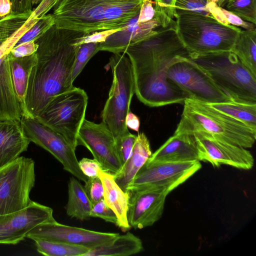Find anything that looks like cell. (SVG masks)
Listing matches in <instances>:
<instances>
[{
    "instance_id": "1",
    "label": "cell",
    "mask_w": 256,
    "mask_h": 256,
    "mask_svg": "<svg viewBox=\"0 0 256 256\" xmlns=\"http://www.w3.org/2000/svg\"><path fill=\"white\" fill-rule=\"evenodd\" d=\"M131 62L138 98L150 107L183 104L186 98L166 78L168 68L189 54L182 42L176 22L160 28L146 38L127 48Z\"/></svg>"
},
{
    "instance_id": "2",
    "label": "cell",
    "mask_w": 256,
    "mask_h": 256,
    "mask_svg": "<svg viewBox=\"0 0 256 256\" xmlns=\"http://www.w3.org/2000/svg\"><path fill=\"white\" fill-rule=\"evenodd\" d=\"M89 34L54 24L35 40L36 60L30 73L26 98L30 118H36L54 96L74 87L72 72L77 48Z\"/></svg>"
},
{
    "instance_id": "3",
    "label": "cell",
    "mask_w": 256,
    "mask_h": 256,
    "mask_svg": "<svg viewBox=\"0 0 256 256\" xmlns=\"http://www.w3.org/2000/svg\"><path fill=\"white\" fill-rule=\"evenodd\" d=\"M143 0H65L54 9L55 24L86 33L122 29L138 15Z\"/></svg>"
},
{
    "instance_id": "4",
    "label": "cell",
    "mask_w": 256,
    "mask_h": 256,
    "mask_svg": "<svg viewBox=\"0 0 256 256\" xmlns=\"http://www.w3.org/2000/svg\"><path fill=\"white\" fill-rule=\"evenodd\" d=\"M180 120L174 134H192L202 132L231 144L252 148L256 140V128L222 113L207 104L186 98Z\"/></svg>"
},
{
    "instance_id": "5",
    "label": "cell",
    "mask_w": 256,
    "mask_h": 256,
    "mask_svg": "<svg viewBox=\"0 0 256 256\" xmlns=\"http://www.w3.org/2000/svg\"><path fill=\"white\" fill-rule=\"evenodd\" d=\"M178 36L190 58L232 51L242 29L210 16L182 12L174 14Z\"/></svg>"
},
{
    "instance_id": "6",
    "label": "cell",
    "mask_w": 256,
    "mask_h": 256,
    "mask_svg": "<svg viewBox=\"0 0 256 256\" xmlns=\"http://www.w3.org/2000/svg\"><path fill=\"white\" fill-rule=\"evenodd\" d=\"M190 58L207 72L231 100L256 103V76L232 51Z\"/></svg>"
},
{
    "instance_id": "7",
    "label": "cell",
    "mask_w": 256,
    "mask_h": 256,
    "mask_svg": "<svg viewBox=\"0 0 256 256\" xmlns=\"http://www.w3.org/2000/svg\"><path fill=\"white\" fill-rule=\"evenodd\" d=\"M108 64L112 82L102 118L112 133L117 148L122 138L130 133L126 118L135 92V84L132 64L126 54H114Z\"/></svg>"
},
{
    "instance_id": "8",
    "label": "cell",
    "mask_w": 256,
    "mask_h": 256,
    "mask_svg": "<svg viewBox=\"0 0 256 256\" xmlns=\"http://www.w3.org/2000/svg\"><path fill=\"white\" fill-rule=\"evenodd\" d=\"M88 101L85 91L74 86L54 96L36 118L61 134L76 150Z\"/></svg>"
},
{
    "instance_id": "9",
    "label": "cell",
    "mask_w": 256,
    "mask_h": 256,
    "mask_svg": "<svg viewBox=\"0 0 256 256\" xmlns=\"http://www.w3.org/2000/svg\"><path fill=\"white\" fill-rule=\"evenodd\" d=\"M34 162L19 156L0 168V216L26 208L35 184Z\"/></svg>"
},
{
    "instance_id": "10",
    "label": "cell",
    "mask_w": 256,
    "mask_h": 256,
    "mask_svg": "<svg viewBox=\"0 0 256 256\" xmlns=\"http://www.w3.org/2000/svg\"><path fill=\"white\" fill-rule=\"evenodd\" d=\"M166 78L170 84L182 92L186 98L204 103L231 100L207 72L190 58L180 59L171 64L167 70Z\"/></svg>"
},
{
    "instance_id": "11",
    "label": "cell",
    "mask_w": 256,
    "mask_h": 256,
    "mask_svg": "<svg viewBox=\"0 0 256 256\" xmlns=\"http://www.w3.org/2000/svg\"><path fill=\"white\" fill-rule=\"evenodd\" d=\"M20 124L30 142L50 153L62 164L64 170L79 180L84 182L88 180L79 167L75 149L61 134L34 118L22 116Z\"/></svg>"
},
{
    "instance_id": "12",
    "label": "cell",
    "mask_w": 256,
    "mask_h": 256,
    "mask_svg": "<svg viewBox=\"0 0 256 256\" xmlns=\"http://www.w3.org/2000/svg\"><path fill=\"white\" fill-rule=\"evenodd\" d=\"M127 218L131 227L142 229L153 225L163 214L166 198L170 192L165 186L143 184L128 188Z\"/></svg>"
},
{
    "instance_id": "13",
    "label": "cell",
    "mask_w": 256,
    "mask_h": 256,
    "mask_svg": "<svg viewBox=\"0 0 256 256\" xmlns=\"http://www.w3.org/2000/svg\"><path fill=\"white\" fill-rule=\"evenodd\" d=\"M86 147L102 170L115 175L122 169L114 136L102 121L100 124L84 119L79 130L77 146Z\"/></svg>"
},
{
    "instance_id": "14",
    "label": "cell",
    "mask_w": 256,
    "mask_h": 256,
    "mask_svg": "<svg viewBox=\"0 0 256 256\" xmlns=\"http://www.w3.org/2000/svg\"><path fill=\"white\" fill-rule=\"evenodd\" d=\"M195 139L200 161L209 162L213 166L221 164L248 170L254 165V158L246 148L220 140L212 135L196 132L192 134Z\"/></svg>"
},
{
    "instance_id": "15",
    "label": "cell",
    "mask_w": 256,
    "mask_h": 256,
    "mask_svg": "<svg viewBox=\"0 0 256 256\" xmlns=\"http://www.w3.org/2000/svg\"><path fill=\"white\" fill-rule=\"evenodd\" d=\"M202 168L200 161L170 162L148 160L136 174L128 188L143 184L166 186L172 191Z\"/></svg>"
},
{
    "instance_id": "16",
    "label": "cell",
    "mask_w": 256,
    "mask_h": 256,
    "mask_svg": "<svg viewBox=\"0 0 256 256\" xmlns=\"http://www.w3.org/2000/svg\"><path fill=\"white\" fill-rule=\"evenodd\" d=\"M119 234L64 225L54 218L35 226L26 238L80 245L90 250L111 241Z\"/></svg>"
},
{
    "instance_id": "17",
    "label": "cell",
    "mask_w": 256,
    "mask_h": 256,
    "mask_svg": "<svg viewBox=\"0 0 256 256\" xmlns=\"http://www.w3.org/2000/svg\"><path fill=\"white\" fill-rule=\"evenodd\" d=\"M54 218L52 208L32 201L22 210L0 216V244H17L35 226Z\"/></svg>"
},
{
    "instance_id": "18",
    "label": "cell",
    "mask_w": 256,
    "mask_h": 256,
    "mask_svg": "<svg viewBox=\"0 0 256 256\" xmlns=\"http://www.w3.org/2000/svg\"><path fill=\"white\" fill-rule=\"evenodd\" d=\"M138 16L122 30L113 32L100 42V50L114 54L124 53L128 46L146 38L160 28L175 22L166 14H160L150 21L138 22Z\"/></svg>"
},
{
    "instance_id": "19",
    "label": "cell",
    "mask_w": 256,
    "mask_h": 256,
    "mask_svg": "<svg viewBox=\"0 0 256 256\" xmlns=\"http://www.w3.org/2000/svg\"><path fill=\"white\" fill-rule=\"evenodd\" d=\"M148 160L170 162L200 161L194 136L184 133L174 134Z\"/></svg>"
},
{
    "instance_id": "20",
    "label": "cell",
    "mask_w": 256,
    "mask_h": 256,
    "mask_svg": "<svg viewBox=\"0 0 256 256\" xmlns=\"http://www.w3.org/2000/svg\"><path fill=\"white\" fill-rule=\"evenodd\" d=\"M30 142L23 132L20 122L0 120V168L26 151Z\"/></svg>"
},
{
    "instance_id": "21",
    "label": "cell",
    "mask_w": 256,
    "mask_h": 256,
    "mask_svg": "<svg viewBox=\"0 0 256 256\" xmlns=\"http://www.w3.org/2000/svg\"><path fill=\"white\" fill-rule=\"evenodd\" d=\"M98 176L104 186V200L118 218L117 226L126 232L131 228L127 218L129 200L128 192H124L114 180V175L100 169Z\"/></svg>"
},
{
    "instance_id": "22",
    "label": "cell",
    "mask_w": 256,
    "mask_h": 256,
    "mask_svg": "<svg viewBox=\"0 0 256 256\" xmlns=\"http://www.w3.org/2000/svg\"><path fill=\"white\" fill-rule=\"evenodd\" d=\"M8 54L0 56V120L20 122L22 112L13 87Z\"/></svg>"
},
{
    "instance_id": "23",
    "label": "cell",
    "mask_w": 256,
    "mask_h": 256,
    "mask_svg": "<svg viewBox=\"0 0 256 256\" xmlns=\"http://www.w3.org/2000/svg\"><path fill=\"white\" fill-rule=\"evenodd\" d=\"M152 154L148 138L144 132L138 134L130 158L120 171L114 175L116 182L122 190L127 192L128 186Z\"/></svg>"
},
{
    "instance_id": "24",
    "label": "cell",
    "mask_w": 256,
    "mask_h": 256,
    "mask_svg": "<svg viewBox=\"0 0 256 256\" xmlns=\"http://www.w3.org/2000/svg\"><path fill=\"white\" fill-rule=\"evenodd\" d=\"M8 60L13 87L20 106L22 116L28 118L26 98L30 73L36 63V54L16 58L9 53Z\"/></svg>"
},
{
    "instance_id": "25",
    "label": "cell",
    "mask_w": 256,
    "mask_h": 256,
    "mask_svg": "<svg viewBox=\"0 0 256 256\" xmlns=\"http://www.w3.org/2000/svg\"><path fill=\"white\" fill-rule=\"evenodd\" d=\"M144 249L140 239L128 232L118 235L111 241L89 250L83 256H128L141 252Z\"/></svg>"
},
{
    "instance_id": "26",
    "label": "cell",
    "mask_w": 256,
    "mask_h": 256,
    "mask_svg": "<svg viewBox=\"0 0 256 256\" xmlns=\"http://www.w3.org/2000/svg\"><path fill=\"white\" fill-rule=\"evenodd\" d=\"M92 204L88 198L84 186L72 176L68 184V202L66 212L68 216L80 220L90 218Z\"/></svg>"
},
{
    "instance_id": "27",
    "label": "cell",
    "mask_w": 256,
    "mask_h": 256,
    "mask_svg": "<svg viewBox=\"0 0 256 256\" xmlns=\"http://www.w3.org/2000/svg\"><path fill=\"white\" fill-rule=\"evenodd\" d=\"M206 104L226 116L256 128V103L230 100Z\"/></svg>"
},
{
    "instance_id": "28",
    "label": "cell",
    "mask_w": 256,
    "mask_h": 256,
    "mask_svg": "<svg viewBox=\"0 0 256 256\" xmlns=\"http://www.w3.org/2000/svg\"><path fill=\"white\" fill-rule=\"evenodd\" d=\"M256 76V30H241L232 50Z\"/></svg>"
},
{
    "instance_id": "29",
    "label": "cell",
    "mask_w": 256,
    "mask_h": 256,
    "mask_svg": "<svg viewBox=\"0 0 256 256\" xmlns=\"http://www.w3.org/2000/svg\"><path fill=\"white\" fill-rule=\"evenodd\" d=\"M37 251L47 256H83L89 248L83 246L42 239L34 240Z\"/></svg>"
},
{
    "instance_id": "30",
    "label": "cell",
    "mask_w": 256,
    "mask_h": 256,
    "mask_svg": "<svg viewBox=\"0 0 256 256\" xmlns=\"http://www.w3.org/2000/svg\"><path fill=\"white\" fill-rule=\"evenodd\" d=\"M216 6L210 0H176L174 14L186 12L210 16L214 18V11Z\"/></svg>"
},
{
    "instance_id": "31",
    "label": "cell",
    "mask_w": 256,
    "mask_h": 256,
    "mask_svg": "<svg viewBox=\"0 0 256 256\" xmlns=\"http://www.w3.org/2000/svg\"><path fill=\"white\" fill-rule=\"evenodd\" d=\"M224 7L243 20L256 25V0H226Z\"/></svg>"
},
{
    "instance_id": "32",
    "label": "cell",
    "mask_w": 256,
    "mask_h": 256,
    "mask_svg": "<svg viewBox=\"0 0 256 256\" xmlns=\"http://www.w3.org/2000/svg\"><path fill=\"white\" fill-rule=\"evenodd\" d=\"M100 46L99 42H86L78 46L72 72L73 82L82 70L88 60L100 51Z\"/></svg>"
},
{
    "instance_id": "33",
    "label": "cell",
    "mask_w": 256,
    "mask_h": 256,
    "mask_svg": "<svg viewBox=\"0 0 256 256\" xmlns=\"http://www.w3.org/2000/svg\"><path fill=\"white\" fill-rule=\"evenodd\" d=\"M55 24L52 14L44 15L38 20L18 39L14 47L30 41H35Z\"/></svg>"
},
{
    "instance_id": "34",
    "label": "cell",
    "mask_w": 256,
    "mask_h": 256,
    "mask_svg": "<svg viewBox=\"0 0 256 256\" xmlns=\"http://www.w3.org/2000/svg\"><path fill=\"white\" fill-rule=\"evenodd\" d=\"M90 217L101 218L106 222L117 225L118 218L113 210L106 204L104 199L92 204Z\"/></svg>"
},
{
    "instance_id": "35",
    "label": "cell",
    "mask_w": 256,
    "mask_h": 256,
    "mask_svg": "<svg viewBox=\"0 0 256 256\" xmlns=\"http://www.w3.org/2000/svg\"><path fill=\"white\" fill-rule=\"evenodd\" d=\"M84 186L88 198L92 204L104 199V186L99 176L88 178Z\"/></svg>"
},
{
    "instance_id": "36",
    "label": "cell",
    "mask_w": 256,
    "mask_h": 256,
    "mask_svg": "<svg viewBox=\"0 0 256 256\" xmlns=\"http://www.w3.org/2000/svg\"><path fill=\"white\" fill-rule=\"evenodd\" d=\"M136 136L130 132L122 137L117 146L118 154L122 166L130 158L136 140Z\"/></svg>"
},
{
    "instance_id": "37",
    "label": "cell",
    "mask_w": 256,
    "mask_h": 256,
    "mask_svg": "<svg viewBox=\"0 0 256 256\" xmlns=\"http://www.w3.org/2000/svg\"><path fill=\"white\" fill-rule=\"evenodd\" d=\"M160 14L164 13L156 8L154 1L143 0L138 16V22H143L150 21Z\"/></svg>"
},
{
    "instance_id": "38",
    "label": "cell",
    "mask_w": 256,
    "mask_h": 256,
    "mask_svg": "<svg viewBox=\"0 0 256 256\" xmlns=\"http://www.w3.org/2000/svg\"><path fill=\"white\" fill-rule=\"evenodd\" d=\"M220 11L224 24L232 25L239 28H243L244 30H251L256 28V26L253 24L243 20L239 16L222 8H220Z\"/></svg>"
},
{
    "instance_id": "39",
    "label": "cell",
    "mask_w": 256,
    "mask_h": 256,
    "mask_svg": "<svg viewBox=\"0 0 256 256\" xmlns=\"http://www.w3.org/2000/svg\"><path fill=\"white\" fill-rule=\"evenodd\" d=\"M78 166L83 174L88 178L98 176L99 170L102 169L101 164L94 158H82L78 162Z\"/></svg>"
},
{
    "instance_id": "40",
    "label": "cell",
    "mask_w": 256,
    "mask_h": 256,
    "mask_svg": "<svg viewBox=\"0 0 256 256\" xmlns=\"http://www.w3.org/2000/svg\"><path fill=\"white\" fill-rule=\"evenodd\" d=\"M38 48V44L35 41H30L21 44L13 48L10 53L16 58L29 56L35 53Z\"/></svg>"
},
{
    "instance_id": "41",
    "label": "cell",
    "mask_w": 256,
    "mask_h": 256,
    "mask_svg": "<svg viewBox=\"0 0 256 256\" xmlns=\"http://www.w3.org/2000/svg\"><path fill=\"white\" fill-rule=\"evenodd\" d=\"M176 0H154L155 7L159 11L173 19L174 18V4Z\"/></svg>"
},
{
    "instance_id": "42",
    "label": "cell",
    "mask_w": 256,
    "mask_h": 256,
    "mask_svg": "<svg viewBox=\"0 0 256 256\" xmlns=\"http://www.w3.org/2000/svg\"><path fill=\"white\" fill-rule=\"evenodd\" d=\"M121 30L122 29L106 30L90 33L82 38L79 44L90 42H102L104 41L106 38L110 34Z\"/></svg>"
},
{
    "instance_id": "43",
    "label": "cell",
    "mask_w": 256,
    "mask_h": 256,
    "mask_svg": "<svg viewBox=\"0 0 256 256\" xmlns=\"http://www.w3.org/2000/svg\"><path fill=\"white\" fill-rule=\"evenodd\" d=\"M11 13L21 14L32 12L31 0H10Z\"/></svg>"
},
{
    "instance_id": "44",
    "label": "cell",
    "mask_w": 256,
    "mask_h": 256,
    "mask_svg": "<svg viewBox=\"0 0 256 256\" xmlns=\"http://www.w3.org/2000/svg\"><path fill=\"white\" fill-rule=\"evenodd\" d=\"M56 2L57 0H42L38 6L32 10V15L36 19L42 17L55 6Z\"/></svg>"
},
{
    "instance_id": "45",
    "label": "cell",
    "mask_w": 256,
    "mask_h": 256,
    "mask_svg": "<svg viewBox=\"0 0 256 256\" xmlns=\"http://www.w3.org/2000/svg\"><path fill=\"white\" fill-rule=\"evenodd\" d=\"M126 124L127 128L138 132L140 121L138 118L130 110L126 118Z\"/></svg>"
},
{
    "instance_id": "46",
    "label": "cell",
    "mask_w": 256,
    "mask_h": 256,
    "mask_svg": "<svg viewBox=\"0 0 256 256\" xmlns=\"http://www.w3.org/2000/svg\"><path fill=\"white\" fill-rule=\"evenodd\" d=\"M65 0H57L55 6L54 7V9L58 7L61 4H62Z\"/></svg>"
},
{
    "instance_id": "47",
    "label": "cell",
    "mask_w": 256,
    "mask_h": 256,
    "mask_svg": "<svg viewBox=\"0 0 256 256\" xmlns=\"http://www.w3.org/2000/svg\"><path fill=\"white\" fill-rule=\"evenodd\" d=\"M42 0H31V3L32 6L34 4H36L40 2Z\"/></svg>"
},
{
    "instance_id": "48",
    "label": "cell",
    "mask_w": 256,
    "mask_h": 256,
    "mask_svg": "<svg viewBox=\"0 0 256 256\" xmlns=\"http://www.w3.org/2000/svg\"><path fill=\"white\" fill-rule=\"evenodd\" d=\"M1 1H2V0H0V3Z\"/></svg>"
}]
</instances>
